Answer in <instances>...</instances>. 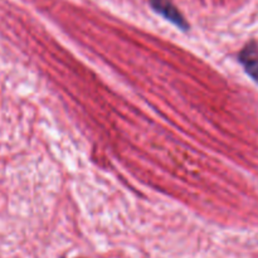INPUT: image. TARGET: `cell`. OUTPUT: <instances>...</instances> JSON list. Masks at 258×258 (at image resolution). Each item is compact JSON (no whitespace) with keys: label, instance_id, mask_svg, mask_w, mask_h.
Wrapping results in <instances>:
<instances>
[{"label":"cell","instance_id":"cell-1","mask_svg":"<svg viewBox=\"0 0 258 258\" xmlns=\"http://www.w3.org/2000/svg\"><path fill=\"white\" fill-rule=\"evenodd\" d=\"M150 5L158 14L163 15L165 19L173 23L179 29L186 30L189 28V24L185 20V18L176 9V7L170 0H150Z\"/></svg>","mask_w":258,"mask_h":258},{"label":"cell","instance_id":"cell-2","mask_svg":"<svg viewBox=\"0 0 258 258\" xmlns=\"http://www.w3.org/2000/svg\"><path fill=\"white\" fill-rule=\"evenodd\" d=\"M238 60L247 75L258 85V44L256 40H251L242 48Z\"/></svg>","mask_w":258,"mask_h":258}]
</instances>
